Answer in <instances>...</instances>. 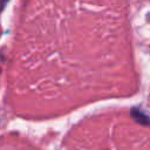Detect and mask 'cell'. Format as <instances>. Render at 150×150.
I'll list each match as a JSON object with an SVG mask.
<instances>
[]
</instances>
